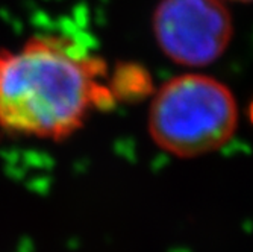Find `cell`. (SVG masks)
<instances>
[{
  "label": "cell",
  "mask_w": 253,
  "mask_h": 252,
  "mask_svg": "<svg viewBox=\"0 0 253 252\" xmlns=\"http://www.w3.org/2000/svg\"><path fill=\"white\" fill-rule=\"evenodd\" d=\"M159 49L176 64L215 62L234 37V21L221 0H161L152 18Z\"/></svg>",
  "instance_id": "3"
},
{
  "label": "cell",
  "mask_w": 253,
  "mask_h": 252,
  "mask_svg": "<svg viewBox=\"0 0 253 252\" xmlns=\"http://www.w3.org/2000/svg\"><path fill=\"white\" fill-rule=\"evenodd\" d=\"M147 123L158 148L179 158H197L218 151L232 139L238 105L223 82L187 73L158 90Z\"/></svg>",
  "instance_id": "2"
},
{
  "label": "cell",
  "mask_w": 253,
  "mask_h": 252,
  "mask_svg": "<svg viewBox=\"0 0 253 252\" xmlns=\"http://www.w3.org/2000/svg\"><path fill=\"white\" fill-rule=\"evenodd\" d=\"M235 2H253V0H235Z\"/></svg>",
  "instance_id": "4"
},
{
  "label": "cell",
  "mask_w": 253,
  "mask_h": 252,
  "mask_svg": "<svg viewBox=\"0 0 253 252\" xmlns=\"http://www.w3.org/2000/svg\"><path fill=\"white\" fill-rule=\"evenodd\" d=\"M106 64L62 35H35L0 50V128L12 135L64 140L91 112L109 108Z\"/></svg>",
  "instance_id": "1"
}]
</instances>
